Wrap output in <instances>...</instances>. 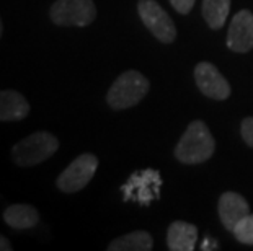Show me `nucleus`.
I'll list each match as a JSON object with an SVG mask.
<instances>
[{"label":"nucleus","instance_id":"1","mask_svg":"<svg viewBox=\"0 0 253 251\" xmlns=\"http://www.w3.org/2000/svg\"><path fill=\"white\" fill-rule=\"evenodd\" d=\"M216 150V141L203 121H193L183 132L180 142L175 147V157L185 165L203 163L212 157Z\"/></svg>","mask_w":253,"mask_h":251},{"label":"nucleus","instance_id":"2","mask_svg":"<svg viewBox=\"0 0 253 251\" xmlns=\"http://www.w3.org/2000/svg\"><path fill=\"white\" fill-rule=\"evenodd\" d=\"M150 88L149 80L137 71H126L111 85L106 101L113 109H127L136 106Z\"/></svg>","mask_w":253,"mask_h":251},{"label":"nucleus","instance_id":"3","mask_svg":"<svg viewBox=\"0 0 253 251\" xmlns=\"http://www.w3.org/2000/svg\"><path fill=\"white\" fill-rule=\"evenodd\" d=\"M57 139L51 132L40 131L25 137L17 145H13L12 157L18 167H35V165L42 163L44 160L51 158L57 152Z\"/></svg>","mask_w":253,"mask_h":251},{"label":"nucleus","instance_id":"4","mask_svg":"<svg viewBox=\"0 0 253 251\" xmlns=\"http://www.w3.org/2000/svg\"><path fill=\"white\" fill-rule=\"evenodd\" d=\"M49 17L57 26H88L96 18L93 0H56Z\"/></svg>","mask_w":253,"mask_h":251},{"label":"nucleus","instance_id":"5","mask_svg":"<svg viewBox=\"0 0 253 251\" xmlns=\"http://www.w3.org/2000/svg\"><path fill=\"white\" fill-rule=\"evenodd\" d=\"M98 168V158L93 153L79 155L57 178V188L62 193L74 194L84 189L90 183Z\"/></svg>","mask_w":253,"mask_h":251},{"label":"nucleus","instance_id":"6","mask_svg":"<svg viewBox=\"0 0 253 251\" xmlns=\"http://www.w3.org/2000/svg\"><path fill=\"white\" fill-rule=\"evenodd\" d=\"M137 12L142 23L159 41L170 44L176 38V28L170 15L155 0H139Z\"/></svg>","mask_w":253,"mask_h":251},{"label":"nucleus","instance_id":"7","mask_svg":"<svg viewBox=\"0 0 253 251\" xmlns=\"http://www.w3.org/2000/svg\"><path fill=\"white\" fill-rule=\"evenodd\" d=\"M195 80L198 88L208 98L222 101L230 97V85L211 62H199L195 69Z\"/></svg>","mask_w":253,"mask_h":251},{"label":"nucleus","instance_id":"8","mask_svg":"<svg viewBox=\"0 0 253 251\" xmlns=\"http://www.w3.org/2000/svg\"><path fill=\"white\" fill-rule=\"evenodd\" d=\"M227 47L240 54L253 49V13L250 10H240L230 21Z\"/></svg>","mask_w":253,"mask_h":251},{"label":"nucleus","instance_id":"9","mask_svg":"<svg viewBox=\"0 0 253 251\" xmlns=\"http://www.w3.org/2000/svg\"><path fill=\"white\" fill-rule=\"evenodd\" d=\"M217 211L222 225L229 232H234L237 223L250 214V206L244 196L237 194L234 191H227V193H224L219 197Z\"/></svg>","mask_w":253,"mask_h":251},{"label":"nucleus","instance_id":"10","mask_svg":"<svg viewBox=\"0 0 253 251\" xmlns=\"http://www.w3.org/2000/svg\"><path fill=\"white\" fill-rule=\"evenodd\" d=\"M198 242V228L193 223L175 220L167 232V245L171 251H193Z\"/></svg>","mask_w":253,"mask_h":251},{"label":"nucleus","instance_id":"11","mask_svg":"<svg viewBox=\"0 0 253 251\" xmlns=\"http://www.w3.org/2000/svg\"><path fill=\"white\" fill-rule=\"evenodd\" d=\"M30 114V103L15 90H0V121H21Z\"/></svg>","mask_w":253,"mask_h":251},{"label":"nucleus","instance_id":"12","mask_svg":"<svg viewBox=\"0 0 253 251\" xmlns=\"http://www.w3.org/2000/svg\"><path fill=\"white\" fill-rule=\"evenodd\" d=\"M3 220L8 227L15 230H28L40 222V212L30 204H13L8 206L3 212Z\"/></svg>","mask_w":253,"mask_h":251},{"label":"nucleus","instance_id":"13","mask_svg":"<svg viewBox=\"0 0 253 251\" xmlns=\"http://www.w3.org/2000/svg\"><path fill=\"white\" fill-rule=\"evenodd\" d=\"M152 248H154V240L144 230L123 235V237L113 240L108 245L110 251H150Z\"/></svg>","mask_w":253,"mask_h":251},{"label":"nucleus","instance_id":"14","mask_svg":"<svg viewBox=\"0 0 253 251\" xmlns=\"http://www.w3.org/2000/svg\"><path fill=\"white\" fill-rule=\"evenodd\" d=\"M230 0H203V17L209 28L219 30L227 21Z\"/></svg>","mask_w":253,"mask_h":251},{"label":"nucleus","instance_id":"15","mask_svg":"<svg viewBox=\"0 0 253 251\" xmlns=\"http://www.w3.org/2000/svg\"><path fill=\"white\" fill-rule=\"evenodd\" d=\"M234 237L244 245H253V215L249 214L245 218L237 223V227L234 228Z\"/></svg>","mask_w":253,"mask_h":251},{"label":"nucleus","instance_id":"16","mask_svg":"<svg viewBox=\"0 0 253 251\" xmlns=\"http://www.w3.org/2000/svg\"><path fill=\"white\" fill-rule=\"evenodd\" d=\"M240 131H242V137H244L245 143L253 148V117H245V119L242 121Z\"/></svg>","mask_w":253,"mask_h":251},{"label":"nucleus","instance_id":"17","mask_svg":"<svg viewBox=\"0 0 253 251\" xmlns=\"http://www.w3.org/2000/svg\"><path fill=\"white\" fill-rule=\"evenodd\" d=\"M195 2L196 0H170L171 7H173L176 12L181 13V15H188L195 7Z\"/></svg>","mask_w":253,"mask_h":251},{"label":"nucleus","instance_id":"18","mask_svg":"<svg viewBox=\"0 0 253 251\" xmlns=\"http://www.w3.org/2000/svg\"><path fill=\"white\" fill-rule=\"evenodd\" d=\"M13 247L12 243H10L8 238H5L3 235H0V251H12Z\"/></svg>","mask_w":253,"mask_h":251},{"label":"nucleus","instance_id":"19","mask_svg":"<svg viewBox=\"0 0 253 251\" xmlns=\"http://www.w3.org/2000/svg\"><path fill=\"white\" fill-rule=\"evenodd\" d=\"M2 31H3V25H2V20H0V36H2Z\"/></svg>","mask_w":253,"mask_h":251}]
</instances>
